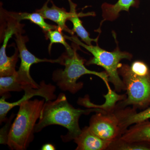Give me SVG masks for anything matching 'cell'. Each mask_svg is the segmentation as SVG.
I'll use <instances>...</instances> for the list:
<instances>
[{
	"label": "cell",
	"mask_w": 150,
	"mask_h": 150,
	"mask_svg": "<svg viewBox=\"0 0 150 150\" xmlns=\"http://www.w3.org/2000/svg\"></svg>",
	"instance_id": "cell-22"
},
{
	"label": "cell",
	"mask_w": 150,
	"mask_h": 150,
	"mask_svg": "<svg viewBox=\"0 0 150 150\" xmlns=\"http://www.w3.org/2000/svg\"><path fill=\"white\" fill-rule=\"evenodd\" d=\"M64 36L67 39L78 46H82L92 54L93 57L86 62V64L87 66L96 65L103 67L108 75L109 82L114 86L115 91L121 92L122 90H126L125 84L119 76L118 68L120 62L123 59L131 61L133 58L132 54L126 51H121L117 43L115 50L110 52L100 48L98 44L94 46L83 43L76 36Z\"/></svg>",
	"instance_id": "cell-4"
},
{
	"label": "cell",
	"mask_w": 150,
	"mask_h": 150,
	"mask_svg": "<svg viewBox=\"0 0 150 150\" xmlns=\"http://www.w3.org/2000/svg\"><path fill=\"white\" fill-rule=\"evenodd\" d=\"M40 87L33 88L29 86L23 87L25 91L24 95L18 101L9 103L6 100V96H3L0 100V122H6L8 120L6 115L9 111L13 107L19 106L22 103L28 100L34 96H40L45 98L46 101L56 99V96L54 94L56 88L51 84H46L44 81L40 82Z\"/></svg>",
	"instance_id": "cell-8"
},
{
	"label": "cell",
	"mask_w": 150,
	"mask_h": 150,
	"mask_svg": "<svg viewBox=\"0 0 150 150\" xmlns=\"http://www.w3.org/2000/svg\"><path fill=\"white\" fill-rule=\"evenodd\" d=\"M41 150H55L56 148L54 146V145L50 144H46L43 145Z\"/></svg>",
	"instance_id": "cell-21"
},
{
	"label": "cell",
	"mask_w": 150,
	"mask_h": 150,
	"mask_svg": "<svg viewBox=\"0 0 150 150\" xmlns=\"http://www.w3.org/2000/svg\"><path fill=\"white\" fill-rule=\"evenodd\" d=\"M89 129L100 138L112 142L120 139L125 131L122 127L120 108L116 105L92 116Z\"/></svg>",
	"instance_id": "cell-6"
},
{
	"label": "cell",
	"mask_w": 150,
	"mask_h": 150,
	"mask_svg": "<svg viewBox=\"0 0 150 150\" xmlns=\"http://www.w3.org/2000/svg\"><path fill=\"white\" fill-rule=\"evenodd\" d=\"M139 0H118L115 4L105 3L103 4L101 8L103 19L105 21H113L118 18L122 11L129 12L131 7H137L139 5Z\"/></svg>",
	"instance_id": "cell-11"
},
{
	"label": "cell",
	"mask_w": 150,
	"mask_h": 150,
	"mask_svg": "<svg viewBox=\"0 0 150 150\" xmlns=\"http://www.w3.org/2000/svg\"><path fill=\"white\" fill-rule=\"evenodd\" d=\"M120 139L128 142L150 143V121L136 123L127 129Z\"/></svg>",
	"instance_id": "cell-12"
},
{
	"label": "cell",
	"mask_w": 150,
	"mask_h": 150,
	"mask_svg": "<svg viewBox=\"0 0 150 150\" xmlns=\"http://www.w3.org/2000/svg\"><path fill=\"white\" fill-rule=\"evenodd\" d=\"M21 31L15 34L16 42L19 51V56L21 60L20 66L18 71H16V79L21 84L23 87L29 86L33 88H38L40 84H38L33 79L30 74V69L33 64L40 62H50L51 63H59L62 64L61 57L56 60L46 59H40L31 54L26 47L25 43L27 41L26 38L21 35Z\"/></svg>",
	"instance_id": "cell-7"
},
{
	"label": "cell",
	"mask_w": 150,
	"mask_h": 150,
	"mask_svg": "<svg viewBox=\"0 0 150 150\" xmlns=\"http://www.w3.org/2000/svg\"><path fill=\"white\" fill-rule=\"evenodd\" d=\"M16 72L13 75L0 78V95H3L10 91L20 92L23 90V86L16 79Z\"/></svg>",
	"instance_id": "cell-17"
},
{
	"label": "cell",
	"mask_w": 150,
	"mask_h": 150,
	"mask_svg": "<svg viewBox=\"0 0 150 150\" xmlns=\"http://www.w3.org/2000/svg\"><path fill=\"white\" fill-rule=\"evenodd\" d=\"M118 71L123 78L128 97L116 105L124 108L132 105L135 109L147 107L150 104V75L138 76L126 64H120Z\"/></svg>",
	"instance_id": "cell-5"
},
{
	"label": "cell",
	"mask_w": 150,
	"mask_h": 150,
	"mask_svg": "<svg viewBox=\"0 0 150 150\" xmlns=\"http://www.w3.org/2000/svg\"><path fill=\"white\" fill-rule=\"evenodd\" d=\"M105 109L100 108H89L86 109H77L67 100L65 94L61 93L56 99L45 101L38 123L35 124V133H38L47 126L58 125L65 127L68 132L61 136L64 142L74 140L81 134L79 119L83 114L93 112H100Z\"/></svg>",
	"instance_id": "cell-1"
},
{
	"label": "cell",
	"mask_w": 150,
	"mask_h": 150,
	"mask_svg": "<svg viewBox=\"0 0 150 150\" xmlns=\"http://www.w3.org/2000/svg\"><path fill=\"white\" fill-rule=\"evenodd\" d=\"M45 102L43 99L28 100L20 105L8 134L7 145L11 149L25 150L29 146L34 139L36 122Z\"/></svg>",
	"instance_id": "cell-2"
},
{
	"label": "cell",
	"mask_w": 150,
	"mask_h": 150,
	"mask_svg": "<svg viewBox=\"0 0 150 150\" xmlns=\"http://www.w3.org/2000/svg\"><path fill=\"white\" fill-rule=\"evenodd\" d=\"M68 1L69 3L70 11L73 14L72 16L69 19L72 23L73 24V28L72 30L73 32L76 33L78 36L81 38V40L87 45H92V42H96L98 44V37L95 39L91 38L89 36V34L84 28L81 21L79 18V17L80 16L93 15V13L78 14L77 13L76 11V5L73 3L71 0H68Z\"/></svg>",
	"instance_id": "cell-13"
},
{
	"label": "cell",
	"mask_w": 150,
	"mask_h": 150,
	"mask_svg": "<svg viewBox=\"0 0 150 150\" xmlns=\"http://www.w3.org/2000/svg\"><path fill=\"white\" fill-rule=\"evenodd\" d=\"M132 71L138 76H146L150 75V70L147 65L142 61H135L130 66Z\"/></svg>",
	"instance_id": "cell-19"
},
{
	"label": "cell",
	"mask_w": 150,
	"mask_h": 150,
	"mask_svg": "<svg viewBox=\"0 0 150 150\" xmlns=\"http://www.w3.org/2000/svg\"><path fill=\"white\" fill-rule=\"evenodd\" d=\"M108 150H150V143L128 142L120 138L111 142Z\"/></svg>",
	"instance_id": "cell-16"
},
{
	"label": "cell",
	"mask_w": 150,
	"mask_h": 150,
	"mask_svg": "<svg viewBox=\"0 0 150 150\" xmlns=\"http://www.w3.org/2000/svg\"><path fill=\"white\" fill-rule=\"evenodd\" d=\"M74 140L77 145L76 150H108L111 142L100 138L87 126L82 130L81 134Z\"/></svg>",
	"instance_id": "cell-10"
},
{
	"label": "cell",
	"mask_w": 150,
	"mask_h": 150,
	"mask_svg": "<svg viewBox=\"0 0 150 150\" xmlns=\"http://www.w3.org/2000/svg\"><path fill=\"white\" fill-rule=\"evenodd\" d=\"M46 38H48L50 41V44L48 46V51L49 53L51 52V47L54 43H61L66 48L67 53L69 55H72L74 53V49L71 48L67 43L65 40L64 35L62 33V31L58 28L56 29L51 30L45 33Z\"/></svg>",
	"instance_id": "cell-18"
},
{
	"label": "cell",
	"mask_w": 150,
	"mask_h": 150,
	"mask_svg": "<svg viewBox=\"0 0 150 150\" xmlns=\"http://www.w3.org/2000/svg\"><path fill=\"white\" fill-rule=\"evenodd\" d=\"M77 44L74 43V47H73L74 52L72 55L67 53L61 56L62 65L65 66L64 69L54 71L52 75L53 80L63 91H68L75 94L83 87V83L77 82L78 80L83 75L92 74L102 79L108 90H110L108 84V75L106 72H98L87 69L84 65L86 60L81 57L77 53Z\"/></svg>",
	"instance_id": "cell-3"
},
{
	"label": "cell",
	"mask_w": 150,
	"mask_h": 150,
	"mask_svg": "<svg viewBox=\"0 0 150 150\" xmlns=\"http://www.w3.org/2000/svg\"><path fill=\"white\" fill-rule=\"evenodd\" d=\"M50 1L48 0L41 8L36 11V12L40 13L44 18L51 20L56 23L58 25V29L61 31L64 30L74 35V33L68 28L66 24L67 20L72 16V13L71 11L68 12L65 8L58 7L51 1L52 6L51 8L48 7V4Z\"/></svg>",
	"instance_id": "cell-9"
},
{
	"label": "cell",
	"mask_w": 150,
	"mask_h": 150,
	"mask_svg": "<svg viewBox=\"0 0 150 150\" xmlns=\"http://www.w3.org/2000/svg\"><path fill=\"white\" fill-rule=\"evenodd\" d=\"M121 117L122 127L126 132L130 125L146 121L150 118V107L139 113H137L136 109L134 108H122Z\"/></svg>",
	"instance_id": "cell-14"
},
{
	"label": "cell",
	"mask_w": 150,
	"mask_h": 150,
	"mask_svg": "<svg viewBox=\"0 0 150 150\" xmlns=\"http://www.w3.org/2000/svg\"><path fill=\"white\" fill-rule=\"evenodd\" d=\"M6 15L18 22L23 20H28L33 23L39 26L45 33L49 30L58 28V26L47 23L44 20V18L38 13H28L7 12Z\"/></svg>",
	"instance_id": "cell-15"
},
{
	"label": "cell",
	"mask_w": 150,
	"mask_h": 150,
	"mask_svg": "<svg viewBox=\"0 0 150 150\" xmlns=\"http://www.w3.org/2000/svg\"><path fill=\"white\" fill-rule=\"evenodd\" d=\"M15 115L13 114L6 121V125L1 130L0 134V140L1 144L4 145H7L8 141V134L11 126V121L14 117Z\"/></svg>",
	"instance_id": "cell-20"
}]
</instances>
